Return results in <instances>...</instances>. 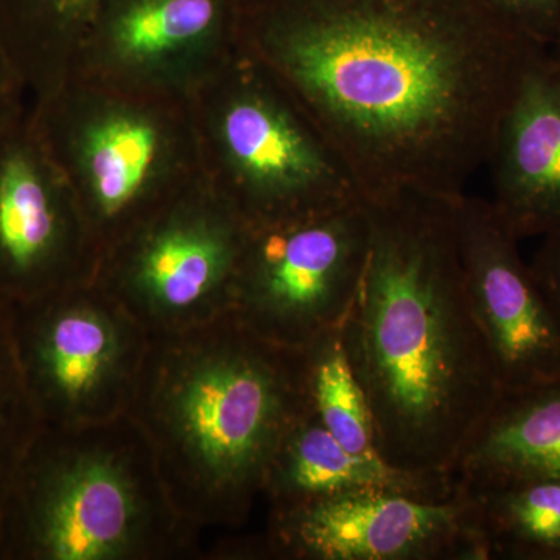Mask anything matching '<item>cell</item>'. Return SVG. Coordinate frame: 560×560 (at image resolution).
<instances>
[{"label":"cell","instance_id":"cell-6","mask_svg":"<svg viewBox=\"0 0 560 560\" xmlns=\"http://www.w3.org/2000/svg\"><path fill=\"white\" fill-rule=\"evenodd\" d=\"M213 120L228 180L220 194L249 226L302 219L363 201L311 120L238 50Z\"/></svg>","mask_w":560,"mask_h":560},{"label":"cell","instance_id":"cell-5","mask_svg":"<svg viewBox=\"0 0 560 560\" xmlns=\"http://www.w3.org/2000/svg\"><path fill=\"white\" fill-rule=\"evenodd\" d=\"M11 327L40 427L130 412L150 334L97 280L11 302Z\"/></svg>","mask_w":560,"mask_h":560},{"label":"cell","instance_id":"cell-19","mask_svg":"<svg viewBox=\"0 0 560 560\" xmlns=\"http://www.w3.org/2000/svg\"><path fill=\"white\" fill-rule=\"evenodd\" d=\"M39 429L18 361L11 302L0 298V492Z\"/></svg>","mask_w":560,"mask_h":560},{"label":"cell","instance_id":"cell-16","mask_svg":"<svg viewBox=\"0 0 560 560\" xmlns=\"http://www.w3.org/2000/svg\"><path fill=\"white\" fill-rule=\"evenodd\" d=\"M463 490L489 559L560 560V475Z\"/></svg>","mask_w":560,"mask_h":560},{"label":"cell","instance_id":"cell-4","mask_svg":"<svg viewBox=\"0 0 560 560\" xmlns=\"http://www.w3.org/2000/svg\"><path fill=\"white\" fill-rule=\"evenodd\" d=\"M2 544L36 560H167L201 555L130 415L40 427L0 492Z\"/></svg>","mask_w":560,"mask_h":560},{"label":"cell","instance_id":"cell-21","mask_svg":"<svg viewBox=\"0 0 560 560\" xmlns=\"http://www.w3.org/2000/svg\"><path fill=\"white\" fill-rule=\"evenodd\" d=\"M529 268L560 329V228L541 237Z\"/></svg>","mask_w":560,"mask_h":560},{"label":"cell","instance_id":"cell-15","mask_svg":"<svg viewBox=\"0 0 560 560\" xmlns=\"http://www.w3.org/2000/svg\"><path fill=\"white\" fill-rule=\"evenodd\" d=\"M540 475H560V378L503 390L460 453L453 477L474 490Z\"/></svg>","mask_w":560,"mask_h":560},{"label":"cell","instance_id":"cell-24","mask_svg":"<svg viewBox=\"0 0 560 560\" xmlns=\"http://www.w3.org/2000/svg\"><path fill=\"white\" fill-rule=\"evenodd\" d=\"M550 55L552 60L558 62V65L560 66V35L558 40H556L555 46L551 47Z\"/></svg>","mask_w":560,"mask_h":560},{"label":"cell","instance_id":"cell-22","mask_svg":"<svg viewBox=\"0 0 560 560\" xmlns=\"http://www.w3.org/2000/svg\"><path fill=\"white\" fill-rule=\"evenodd\" d=\"M27 86L0 40V130L28 116L24 108Z\"/></svg>","mask_w":560,"mask_h":560},{"label":"cell","instance_id":"cell-11","mask_svg":"<svg viewBox=\"0 0 560 560\" xmlns=\"http://www.w3.org/2000/svg\"><path fill=\"white\" fill-rule=\"evenodd\" d=\"M470 307L503 390L560 378V329L518 250V238L488 200L464 195L456 209Z\"/></svg>","mask_w":560,"mask_h":560},{"label":"cell","instance_id":"cell-14","mask_svg":"<svg viewBox=\"0 0 560 560\" xmlns=\"http://www.w3.org/2000/svg\"><path fill=\"white\" fill-rule=\"evenodd\" d=\"M370 488L433 501L458 493L453 477L415 474L383 459L353 455L308 411L291 427L272 456L261 499L267 500L268 512H283L346 490Z\"/></svg>","mask_w":560,"mask_h":560},{"label":"cell","instance_id":"cell-7","mask_svg":"<svg viewBox=\"0 0 560 560\" xmlns=\"http://www.w3.org/2000/svg\"><path fill=\"white\" fill-rule=\"evenodd\" d=\"M249 224L220 191L173 197L102 254L95 280L150 335L231 313Z\"/></svg>","mask_w":560,"mask_h":560},{"label":"cell","instance_id":"cell-23","mask_svg":"<svg viewBox=\"0 0 560 560\" xmlns=\"http://www.w3.org/2000/svg\"><path fill=\"white\" fill-rule=\"evenodd\" d=\"M91 0H49V10L57 20H68L77 16Z\"/></svg>","mask_w":560,"mask_h":560},{"label":"cell","instance_id":"cell-12","mask_svg":"<svg viewBox=\"0 0 560 560\" xmlns=\"http://www.w3.org/2000/svg\"><path fill=\"white\" fill-rule=\"evenodd\" d=\"M490 205L522 241L560 228V66L550 51L526 73L488 161Z\"/></svg>","mask_w":560,"mask_h":560},{"label":"cell","instance_id":"cell-9","mask_svg":"<svg viewBox=\"0 0 560 560\" xmlns=\"http://www.w3.org/2000/svg\"><path fill=\"white\" fill-rule=\"evenodd\" d=\"M219 559L486 560L474 503L458 486L452 499L396 490H346L283 512H268L261 533L228 536Z\"/></svg>","mask_w":560,"mask_h":560},{"label":"cell","instance_id":"cell-1","mask_svg":"<svg viewBox=\"0 0 560 560\" xmlns=\"http://www.w3.org/2000/svg\"><path fill=\"white\" fill-rule=\"evenodd\" d=\"M241 51L372 201L463 198L526 73L550 50L488 0H254Z\"/></svg>","mask_w":560,"mask_h":560},{"label":"cell","instance_id":"cell-17","mask_svg":"<svg viewBox=\"0 0 560 560\" xmlns=\"http://www.w3.org/2000/svg\"><path fill=\"white\" fill-rule=\"evenodd\" d=\"M304 355L312 415L346 451L361 458L382 459L370 404L350 364L342 327L313 341Z\"/></svg>","mask_w":560,"mask_h":560},{"label":"cell","instance_id":"cell-3","mask_svg":"<svg viewBox=\"0 0 560 560\" xmlns=\"http://www.w3.org/2000/svg\"><path fill=\"white\" fill-rule=\"evenodd\" d=\"M311 411L304 349L272 345L232 313L150 335L128 415L173 506L202 541L248 525L280 442Z\"/></svg>","mask_w":560,"mask_h":560},{"label":"cell","instance_id":"cell-10","mask_svg":"<svg viewBox=\"0 0 560 560\" xmlns=\"http://www.w3.org/2000/svg\"><path fill=\"white\" fill-rule=\"evenodd\" d=\"M35 113L0 130V298L95 280L101 249Z\"/></svg>","mask_w":560,"mask_h":560},{"label":"cell","instance_id":"cell-13","mask_svg":"<svg viewBox=\"0 0 560 560\" xmlns=\"http://www.w3.org/2000/svg\"><path fill=\"white\" fill-rule=\"evenodd\" d=\"M70 151L84 183L72 187L83 219L102 254L149 219L171 198L153 180L161 165L162 138L156 125L132 110H110L92 121L84 142Z\"/></svg>","mask_w":560,"mask_h":560},{"label":"cell","instance_id":"cell-8","mask_svg":"<svg viewBox=\"0 0 560 560\" xmlns=\"http://www.w3.org/2000/svg\"><path fill=\"white\" fill-rule=\"evenodd\" d=\"M366 202L249 226L231 313L272 345L305 349L345 327L370 256Z\"/></svg>","mask_w":560,"mask_h":560},{"label":"cell","instance_id":"cell-20","mask_svg":"<svg viewBox=\"0 0 560 560\" xmlns=\"http://www.w3.org/2000/svg\"><path fill=\"white\" fill-rule=\"evenodd\" d=\"M526 38L551 50L560 35V0H488Z\"/></svg>","mask_w":560,"mask_h":560},{"label":"cell","instance_id":"cell-18","mask_svg":"<svg viewBox=\"0 0 560 560\" xmlns=\"http://www.w3.org/2000/svg\"><path fill=\"white\" fill-rule=\"evenodd\" d=\"M215 0H142L114 31V54L125 65L151 68L190 54L215 31Z\"/></svg>","mask_w":560,"mask_h":560},{"label":"cell","instance_id":"cell-2","mask_svg":"<svg viewBox=\"0 0 560 560\" xmlns=\"http://www.w3.org/2000/svg\"><path fill=\"white\" fill-rule=\"evenodd\" d=\"M459 200L399 191L364 201L370 256L342 327L378 455L440 477H453L503 393L464 282Z\"/></svg>","mask_w":560,"mask_h":560}]
</instances>
